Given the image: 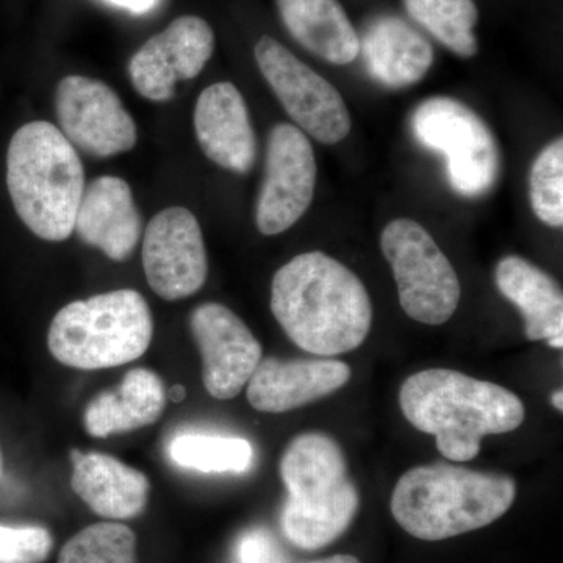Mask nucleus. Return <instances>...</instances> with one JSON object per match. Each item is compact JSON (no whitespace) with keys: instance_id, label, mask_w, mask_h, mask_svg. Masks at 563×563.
Here are the masks:
<instances>
[{"instance_id":"8","label":"nucleus","mask_w":563,"mask_h":563,"mask_svg":"<svg viewBox=\"0 0 563 563\" xmlns=\"http://www.w3.org/2000/svg\"><path fill=\"white\" fill-rule=\"evenodd\" d=\"M380 247L407 317L428 325L450 321L461 301V282L431 233L417 221L399 218L384 229Z\"/></svg>"},{"instance_id":"33","label":"nucleus","mask_w":563,"mask_h":563,"mask_svg":"<svg viewBox=\"0 0 563 563\" xmlns=\"http://www.w3.org/2000/svg\"><path fill=\"white\" fill-rule=\"evenodd\" d=\"M0 463H2V459H0Z\"/></svg>"},{"instance_id":"17","label":"nucleus","mask_w":563,"mask_h":563,"mask_svg":"<svg viewBox=\"0 0 563 563\" xmlns=\"http://www.w3.org/2000/svg\"><path fill=\"white\" fill-rule=\"evenodd\" d=\"M74 231L81 242L98 247L114 262H124L141 236V217L131 185L114 176H102L85 187Z\"/></svg>"},{"instance_id":"3","label":"nucleus","mask_w":563,"mask_h":563,"mask_svg":"<svg viewBox=\"0 0 563 563\" xmlns=\"http://www.w3.org/2000/svg\"><path fill=\"white\" fill-rule=\"evenodd\" d=\"M515 498L517 483L510 476L432 463L399 477L391 514L415 539L440 542L495 523Z\"/></svg>"},{"instance_id":"7","label":"nucleus","mask_w":563,"mask_h":563,"mask_svg":"<svg viewBox=\"0 0 563 563\" xmlns=\"http://www.w3.org/2000/svg\"><path fill=\"white\" fill-rule=\"evenodd\" d=\"M415 139L446 161L451 188L463 198H481L495 187L501 157L490 128L461 101L426 99L412 114Z\"/></svg>"},{"instance_id":"28","label":"nucleus","mask_w":563,"mask_h":563,"mask_svg":"<svg viewBox=\"0 0 563 563\" xmlns=\"http://www.w3.org/2000/svg\"><path fill=\"white\" fill-rule=\"evenodd\" d=\"M236 563H285L279 544L265 529L244 532L236 544Z\"/></svg>"},{"instance_id":"14","label":"nucleus","mask_w":563,"mask_h":563,"mask_svg":"<svg viewBox=\"0 0 563 563\" xmlns=\"http://www.w3.org/2000/svg\"><path fill=\"white\" fill-rule=\"evenodd\" d=\"M213 51L214 35L209 22L198 16L177 18L133 55L129 76L143 98L172 101L176 85L198 77Z\"/></svg>"},{"instance_id":"26","label":"nucleus","mask_w":563,"mask_h":563,"mask_svg":"<svg viewBox=\"0 0 563 563\" xmlns=\"http://www.w3.org/2000/svg\"><path fill=\"white\" fill-rule=\"evenodd\" d=\"M529 199L536 217L550 228L563 225V140L553 141L536 158L529 176Z\"/></svg>"},{"instance_id":"32","label":"nucleus","mask_w":563,"mask_h":563,"mask_svg":"<svg viewBox=\"0 0 563 563\" xmlns=\"http://www.w3.org/2000/svg\"><path fill=\"white\" fill-rule=\"evenodd\" d=\"M553 406L555 409L559 410V412H562L563 410V393L562 390H558L553 393Z\"/></svg>"},{"instance_id":"15","label":"nucleus","mask_w":563,"mask_h":563,"mask_svg":"<svg viewBox=\"0 0 563 563\" xmlns=\"http://www.w3.org/2000/svg\"><path fill=\"white\" fill-rule=\"evenodd\" d=\"M351 374L333 358H262L247 383V401L258 412H290L340 390Z\"/></svg>"},{"instance_id":"4","label":"nucleus","mask_w":563,"mask_h":563,"mask_svg":"<svg viewBox=\"0 0 563 563\" xmlns=\"http://www.w3.org/2000/svg\"><path fill=\"white\" fill-rule=\"evenodd\" d=\"M7 187L18 217L38 239H69L85 190V172L60 129L33 121L14 133L7 152Z\"/></svg>"},{"instance_id":"19","label":"nucleus","mask_w":563,"mask_h":563,"mask_svg":"<svg viewBox=\"0 0 563 563\" xmlns=\"http://www.w3.org/2000/svg\"><path fill=\"white\" fill-rule=\"evenodd\" d=\"M361 52L374 80L388 88L418 84L433 63L428 38L398 16L374 18L363 29Z\"/></svg>"},{"instance_id":"25","label":"nucleus","mask_w":563,"mask_h":563,"mask_svg":"<svg viewBox=\"0 0 563 563\" xmlns=\"http://www.w3.org/2000/svg\"><path fill=\"white\" fill-rule=\"evenodd\" d=\"M58 563H139L135 532L121 523L88 526L66 542Z\"/></svg>"},{"instance_id":"22","label":"nucleus","mask_w":563,"mask_h":563,"mask_svg":"<svg viewBox=\"0 0 563 563\" xmlns=\"http://www.w3.org/2000/svg\"><path fill=\"white\" fill-rule=\"evenodd\" d=\"M282 21L292 38L322 60L350 65L361 43L339 0H277Z\"/></svg>"},{"instance_id":"11","label":"nucleus","mask_w":563,"mask_h":563,"mask_svg":"<svg viewBox=\"0 0 563 563\" xmlns=\"http://www.w3.org/2000/svg\"><path fill=\"white\" fill-rule=\"evenodd\" d=\"M55 111L63 135L96 158L114 157L135 147V121L120 96L101 80L68 76L55 91Z\"/></svg>"},{"instance_id":"23","label":"nucleus","mask_w":563,"mask_h":563,"mask_svg":"<svg viewBox=\"0 0 563 563\" xmlns=\"http://www.w3.org/2000/svg\"><path fill=\"white\" fill-rule=\"evenodd\" d=\"M169 459L181 468L201 473H244L252 465L254 450L242 437L187 432L168 444Z\"/></svg>"},{"instance_id":"21","label":"nucleus","mask_w":563,"mask_h":563,"mask_svg":"<svg viewBox=\"0 0 563 563\" xmlns=\"http://www.w3.org/2000/svg\"><path fill=\"white\" fill-rule=\"evenodd\" d=\"M168 395L157 373L135 368L113 390L96 395L84 413V426L95 439H107L146 428L165 412Z\"/></svg>"},{"instance_id":"24","label":"nucleus","mask_w":563,"mask_h":563,"mask_svg":"<svg viewBox=\"0 0 563 563\" xmlns=\"http://www.w3.org/2000/svg\"><path fill=\"white\" fill-rule=\"evenodd\" d=\"M404 5L417 24L459 57L472 58L479 51L473 32L479 20L474 0H404Z\"/></svg>"},{"instance_id":"29","label":"nucleus","mask_w":563,"mask_h":563,"mask_svg":"<svg viewBox=\"0 0 563 563\" xmlns=\"http://www.w3.org/2000/svg\"><path fill=\"white\" fill-rule=\"evenodd\" d=\"M111 5L132 11V13L143 14L157 7L158 0H106Z\"/></svg>"},{"instance_id":"6","label":"nucleus","mask_w":563,"mask_h":563,"mask_svg":"<svg viewBox=\"0 0 563 563\" xmlns=\"http://www.w3.org/2000/svg\"><path fill=\"white\" fill-rule=\"evenodd\" d=\"M152 336L146 299L124 288L63 307L51 322L47 344L62 365L91 372L136 361L150 350Z\"/></svg>"},{"instance_id":"10","label":"nucleus","mask_w":563,"mask_h":563,"mask_svg":"<svg viewBox=\"0 0 563 563\" xmlns=\"http://www.w3.org/2000/svg\"><path fill=\"white\" fill-rule=\"evenodd\" d=\"M318 166L306 133L291 124L274 125L266 147L265 179L255 206L263 235L288 231L313 201Z\"/></svg>"},{"instance_id":"1","label":"nucleus","mask_w":563,"mask_h":563,"mask_svg":"<svg viewBox=\"0 0 563 563\" xmlns=\"http://www.w3.org/2000/svg\"><path fill=\"white\" fill-rule=\"evenodd\" d=\"M272 310L296 346L321 357L357 350L372 331V299L363 282L318 251L296 255L276 273Z\"/></svg>"},{"instance_id":"20","label":"nucleus","mask_w":563,"mask_h":563,"mask_svg":"<svg viewBox=\"0 0 563 563\" xmlns=\"http://www.w3.org/2000/svg\"><path fill=\"white\" fill-rule=\"evenodd\" d=\"M495 282L504 298L520 309L531 342L558 350L563 346V295L561 285L520 255H507L496 265Z\"/></svg>"},{"instance_id":"9","label":"nucleus","mask_w":563,"mask_h":563,"mask_svg":"<svg viewBox=\"0 0 563 563\" xmlns=\"http://www.w3.org/2000/svg\"><path fill=\"white\" fill-rule=\"evenodd\" d=\"M255 60L291 120L322 144L351 132V114L339 90L272 36H262Z\"/></svg>"},{"instance_id":"16","label":"nucleus","mask_w":563,"mask_h":563,"mask_svg":"<svg viewBox=\"0 0 563 563\" xmlns=\"http://www.w3.org/2000/svg\"><path fill=\"white\" fill-rule=\"evenodd\" d=\"M195 131L211 162L236 174H247L257 157V141L242 92L229 81L210 85L195 109Z\"/></svg>"},{"instance_id":"27","label":"nucleus","mask_w":563,"mask_h":563,"mask_svg":"<svg viewBox=\"0 0 563 563\" xmlns=\"http://www.w3.org/2000/svg\"><path fill=\"white\" fill-rule=\"evenodd\" d=\"M52 547V533L43 526L0 525V563H41Z\"/></svg>"},{"instance_id":"5","label":"nucleus","mask_w":563,"mask_h":563,"mask_svg":"<svg viewBox=\"0 0 563 563\" xmlns=\"http://www.w3.org/2000/svg\"><path fill=\"white\" fill-rule=\"evenodd\" d=\"M280 477L288 490L282 531L295 547L321 550L350 528L358 510V492L332 437H295L282 454Z\"/></svg>"},{"instance_id":"13","label":"nucleus","mask_w":563,"mask_h":563,"mask_svg":"<svg viewBox=\"0 0 563 563\" xmlns=\"http://www.w3.org/2000/svg\"><path fill=\"white\" fill-rule=\"evenodd\" d=\"M190 329L201 352L207 391L221 401L239 396L262 361V344L254 333L242 318L218 302L196 307Z\"/></svg>"},{"instance_id":"12","label":"nucleus","mask_w":563,"mask_h":563,"mask_svg":"<svg viewBox=\"0 0 563 563\" xmlns=\"http://www.w3.org/2000/svg\"><path fill=\"white\" fill-rule=\"evenodd\" d=\"M143 268L147 284L166 301L190 298L209 273L201 225L184 207L155 214L144 232Z\"/></svg>"},{"instance_id":"31","label":"nucleus","mask_w":563,"mask_h":563,"mask_svg":"<svg viewBox=\"0 0 563 563\" xmlns=\"http://www.w3.org/2000/svg\"><path fill=\"white\" fill-rule=\"evenodd\" d=\"M166 395H168L172 401L180 402L184 401L185 396H187V390H185V387H181V385H176V387H173Z\"/></svg>"},{"instance_id":"2","label":"nucleus","mask_w":563,"mask_h":563,"mask_svg":"<svg viewBox=\"0 0 563 563\" xmlns=\"http://www.w3.org/2000/svg\"><path fill=\"white\" fill-rule=\"evenodd\" d=\"M399 406L413 428L435 435L437 450L453 462L473 461L484 437L512 432L525 421V404L514 391L454 369L407 377Z\"/></svg>"},{"instance_id":"18","label":"nucleus","mask_w":563,"mask_h":563,"mask_svg":"<svg viewBox=\"0 0 563 563\" xmlns=\"http://www.w3.org/2000/svg\"><path fill=\"white\" fill-rule=\"evenodd\" d=\"M70 487L88 507L109 520H132L146 509L151 483L146 474L102 453L70 451Z\"/></svg>"},{"instance_id":"30","label":"nucleus","mask_w":563,"mask_h":563,"mask_svg":"<svg viewBox=\"0 0 563 563\" xmlns=\"http://www.w3.org/2000/svg\"><path fill=\"white\" fill-rule=\"evenodd\" d=\"M310 563H361L354 555L339 554L332 555V558L321 559V561H314Z\"/></svg>"}]
</instances>
